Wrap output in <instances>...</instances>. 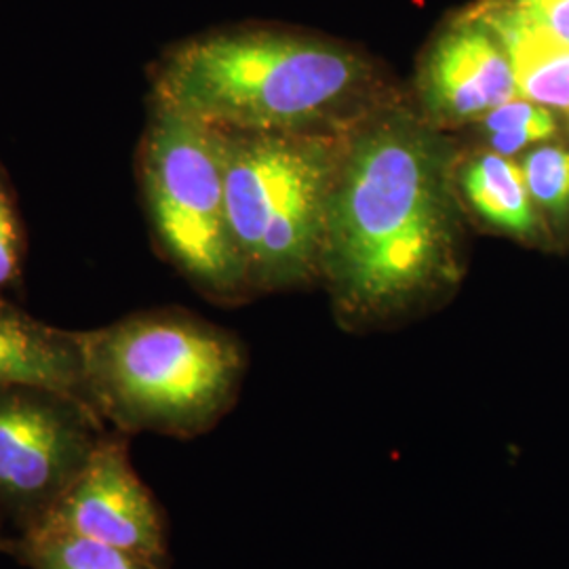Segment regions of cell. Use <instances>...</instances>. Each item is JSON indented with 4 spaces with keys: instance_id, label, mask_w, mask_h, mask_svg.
<instances>
[{
    "instance_id": "6da1fadb",
    "label": "cell",
    "mask_w": 569,
    "mask_h": 569,
    "mask_svg": "<svg viewBox=\"0 0 569 569\" xmlns=\"http://www.w3.org/2000/svg\"><path fill=\"white\" fill-rule=\"evenodd\" d=\"M321 277L348 329L407 321L460 281L451 154L411 112L380 106L350 129L329 199Z\"/></svg>"
},
{
    "instance_id": "7a4b0ae2",
    "label": "cell",
    "mask_w": 569,
    "mask_h": 569,
    "mask_svg": "<svg viewBox=\"0 0 569 569\" xmlns=\"http://www.w3.org/2000/svg\"><path fill=\"white\" fill-rule=\"evenodd\" d=\"M378 87L357 49L268 23L190 37L152 68V106L232 131H345L380 108Z\"/></svg>"
},
{
    "instance_id": "3957f363",
    "label": "cell",
    "mask_w": 569,
    "mask_h": 569,
    "mask_svg": "<svg viewBox=\"0 0 569 569\" xmlns=\"http://www.w3.org/2000/svg\"><path fill=\"white\" fill-rule=\"evenodd\" d=\"M79 338L91 406L129 437H201L234 407L243 385V345L183 310H143Z\"/></svg>"
},
{
    "instance_id": "277c9868",
    "label": "cell",
    "mask_w": 569,
    "mask_h": 569,
    "mask_svg": "<svg viewBox=\"0 0 569 569\" xmlns=\"http://www.w3.org/2000/svg\"><path fill=\"white\" fill-rule=\"evenodd\" d=\"M350 129H220L226 213L251 291H279L321 277L329 199Z\"/></svg>"
},
{
    "instance_id": "5b68a950",
    "label": "cell",
    "mask_w": 569,
    "mask_h": 569,
    "mask_svg": "<svg viewBox=\"0 0 569 569\" xmlns=\"http://www.w3.org/2000/svg\"><path fill=\"white\" fill-rule=\"evenodd\" d=\"M138 176L164 256L218 302L249 296L226 213L222 131L152 106L138 152Z\"/></svg>"
},
{
    "instance_id": "8992f818",
    "label": "cell",
    "mask_w": 569,
    "mask_h": 569,
    "mask_svg": "<svg viewBox=\"0 0 569 569\" xmlns=\"http://www.w3.org/2000/svg\"><path fill=\"white\" fill-rule=\"evenodd\" d=\"M106 430L91 407L56 390L0 388V515L18 531L39 523Z\"/></svg>"
},
{
    "instance_id": "52a82bcc",
    "label": "cell",
    "mask_w": 569,
    "mask_h": 569,
    "mask_svg": "<svg viewBox=\"0 0 569 569\" xmlns=\"http://www.w3.org/2000/svg\"><path fill=\"white\" fill-rule=\"evenodd\" d=\"M28 529L74 533L169 566L163 509L129 460V435L114 428L106 430L58 502Z\"/></svg>"
},
{
    "instance_id": "ba28073f",
    "label": "cell",
    "mask_w": 569,
    "mask_h": 569,
    "mask_svg": "<svg viewBox=\"0 0 569 569\" xmlns=\"http://www.w3.org/2000/svg\"><path fill=\"white\" fill-rule=\"evenodd\" d=\"M418 87L427 114L437 124L483 119L519 98L505 44L470 9L448 21L428 44Z\"/></svg>"
},
{
    "instance_id": "9c48e42d",
    "label": "cell",
    "mask_w": 569,
    "mask_h": 569,
    "mask_svg": "<svg viewBox=\"0 0 569 569\" xmlns=\"http://www.w3.org/2000/svg\"><path fill=\"white\" fill-rule=\"evenodd\" d=\"M2 387L47 388L93 409L79 331L47 326L0 296Z\"/></svg>"
},
{
    "instance_id": "30bf717a",
    "label": "cell",
    "mask_w": 569,
    "mask_h": 569,
    "mask_svg": "<svg viewBox=\"0 0 569 569\" xmlns=\"http://www.w3.org/2000/svg\"><path fill=\"white\" fill-rule=\"evenodd\" d=\"M470 11L505 44L519 98L569 110V44L521 18L502 0H479Z\"/></svg>"
},
{
    "instance_id": "8fae6325",
    "label": "cell",
    "mask_w": 569,
    "mask_h": 569,
    "mask_svg": "<svg viewBox=\"0 0 569 569\" xmlns=\"http://www.w3.org/2000/svg\"><path fill=\"white\" fill-rule=\"evenodd\" d=\"M460 188L472 211L515 237L536 230V209L521 164L496 152H479L460 171Z\"/></svg>"
},
{
    "instance_id": "7c38bea8",
    "label": "cell",
    "mask_w": 569,
    "mask_h": 569,
    "mask_svg": "<svg viewBox=\"0 0 569 569\" xmlns=\"http://www.w3.org/2000/svg\"><path fill=\"white\" fill-rule=\"evenodd\" d=\"M0 552L30 569H169L148 557L66 531L28 529L2 538Z\"/></svg>"
},
{
    "instance_id": "4fadbf2b",
    "label": "cell",
    "mask_w": 569,
    "mask_h": 569,
    "mask_svg": "<svg viewBox=\"0 0 569 569\" xmlns=\"http://www.w3.org/2000/svg\"><path fill=\"white\" fill-rule=\"evenodd\" d=\"M489 150L502 157H512L533 142H545L555 133V119L540 103L523 98L510 100L488 112L483 119Z\"/></svg>"
},
{
    "instance_id": "5bb4252c",
    "label": "cell",
    "mask_w": 569,
    "mask_h": 569,
    "mask_svg": "<svg viewBox=\"0 0 569 569\" xmlns=\"http://www.w3.org/2000/svg\"><path fill=\"white\" fill-rule=\"evenodd\" d=\"M529 197L552 216L569 211V150L559 146H542L529 152L521 164Z\"/></svg>"
},
{
    "instance_id": "9a60e30c",
    "label": "cell",
    "mask_w": 569,
    "mask_h": 569,
    "mask_svg": "<svg viewBox=\"0 0 569 569\" xmlns=\"http://www.w3.org/2000/svg\"><path fill=\"white\" fill-rule=\"evenodd\" d=\"M23 244V224L13 188L0 167V293L21 281Z\"/></svg>"
},
{
    "instance_id": "2e32d148",
    "label": "cell",
    "mask_w": 569,
    "mask_h": 569,
    "mask_svg": "<svg viewBox=\"0 0 569 569\" xmlns=\"http://www.w3.org/2000/svg\"><path fill=\"white\" fill-rule=\"evenodd\" d=\"M521 18L569 44V0H502Z\"/></svg>"
},
{
    "instance_id": "e0dca14e",
    "label": "cell",
    "mask_w": 569,
    "mask_h": 569,
    "mask_svg": "<svg viewBox=\"0 0 569 569\" xmlns=\"http://www.w3.org/2000/svg\"><path fill=\"white\" fill-rule=\"evenodd\" d=\"M2 519H4V517L0 515V540H2Z\"/></svg>"
}]
</instances>
